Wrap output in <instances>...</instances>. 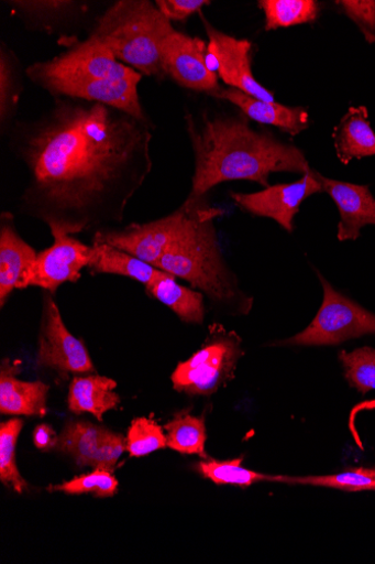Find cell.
<instances>
[{
    "mask_svg": "<svg viewBox=\"0 0 375 564\" xmlns=\"http://www.w3.org/2000/svg\"><path fill=\"white\" fill-rule=\"evenodd\" d=\"M53 243L37 253L18 290L36 286L56 294L66 283H77L84 269H88L93 256V246H88L74 236L52 235Z\"/></svg>",
    "mask_w": 375,
    "mask_h": 564,
    "instance_id": "cell-10",
    "label": "cell"
},
{
    "mask_svg": "<svg viewBox=\"0 0 375 564\" xmlns=\"http://www.w3.org/2000/svg\"><path fill=\"white\" fill-rule=\"evenodd\" d=\"M221 210L207 207L190 231L154 268L187 281L211 302L247 313L251 299L228 267L213 220Z\"/></svg>",
    "mask_w": 375,
    "mask_h": 564,
    "instance_id": "cell-4",
    "label": "cell"
},
{
    "mask_svg": "<svg viewBox=\"0 0 375 564\" xmlns=\"http://www.w3.org/2000/svg\"><path fill=\"white\" fill-rule=\"evenodd\" d=\"M167 446V435L153 420L141 417L132 422L126 438L131 456H145Z\"/></svg>",
    "mask_w": 375,
    "mask_h": 564,
    "instance_id": "cell-31",
    "label": "cell"
},
{
    "mask_svg": "<svg viewBox=\"0 0 375 564\" xmlns=\"http://www.w3.org/2000/svg\"><path fill=\"white\" fill-rule=\"evenodd\" d=\"M357 471L375 479V467L373 468H359Z\"/></svg>",
    "mask_w": 375,
    "mask_h": 564,
    "instance_id": "cell-36",
    "label": "cell"
},
{
    "mask_svg": "<svg viewBox=\"0 0 375 564\" xmlns=\"http://www.w3.org/2000/svg\"><path fill=\"white\" fill-rule=\"evenodd\" d=\"M339 358L351 387L362 394L375 390V348L366 346L353 351L342 350Z\"/></svg>",
    "mask_w": 375,
    "mask_h": 564,
    "instance_id": "cell-29",
    "label": "cell"
},
{
    "mask_svg": "<svg viewBox=\"0 0 375 564\" xmlns=\"http://www.w3.org/2000/svg\"><path fill=\"white\" fill-rule=\"evenodd\" d=\"M154 3L172 23L184 22L211 4L207 0H156Z\"/></svg>",
    "mask_w": 375,
    "mask_h": 564,
    "instance_id": "cell-34",
    "label": "cell"
},
{
    "mask_svg": "<svg viewBox=\"0 0 375 564\" xmlns=\"http://www.w3.org/2000/svg\"><path fill=\"white\" fill-rule=\"evenodd\" d=\"M152 130L125 112L73 98H56L35 119L18 120L7 137L27 174L19 213L51 235L121 227L153 169Z\"/></svg>",
    "mask_w": 375,
    "mask_h": 564,
    "instance_id": "cell-1",
    "label": "cell"
},
{
    "mask_svg": "<svg viewBox=\"0 0 375 564\" xmlns=\"http://www.w3.org/2000/svg\"><path fill=\"white\" fill-rule=\"evenodd\" d=\"M18 365L10 360L0 368V413L12 416H37L46 414L49 387L41 381L27 382L18 379Z\"/></svg>",
    "mask_w": 375,
    "mask_h": 564,
    "instance_id": "cell-18",
    "label": "cell"
},
{
    "mask_svg": "<svg viewBox=\"0 0 375 564\" xmlns=\"http://www.w3.org/2000/svg\"><path fill=\"white\" fill-rule=\"evenodd\" d=\"M318 278L324 297L317 316L305 330L278 345L337 346L350 339L375 335V315L337 291L320 274Z\"/></svg>",
    "mask_w": 375,
    "mask_h": 564,
    "instance_id": "cell-8",
    "label": "cell"
},
{
    "mask_svg": "<svg viewBox=\"0 0 375 564\" xmlns=\"http://www.w3.org/2000/svg\"><path fill=\"white\" fill-rule=\"evenodd\" d=\"M316 176L339 209L341 220L338 227V239L340 241L357 240L363 227L375 226V198L368 186L331 180L317 172Z\"/></svg>",
    "mask_w": 375,
    "mask_h": 564,
    "instance_id": "cell-15",
    "label": "cell"
},
{
    "mask_svg": "<svg viewBox=\"0 0 375 564\" xmlns=\"http://www.w3.org/2000/svg\"><path fill=\"white\" fill-rule=\"evenodd\" d=\"M168 432L167 445L181 454L207 457L205 420L184 412L165 426Z\"/></svg>",
    "mask_w": 375,
    "mask_h": 564,
    "instance_id": "cell-26",
    "label": "cell"
},
{
    "mask_svg": "<svg viewBox=\"0 0 375 564\" xmlns=\"http://www.w3.org/2000/svg\"><path fill=\"white\" fill-rule=\"evenodd\" d=\"M273 482L326 487L350 492L375 491V479L357 471L356 469H351L349 471L331 476H273Z\"/></svg>",
    "mask_w": 375,
    "mask_h": 564,
    "instance_id": "cell-30",
    "label": "cell"
},
{
    "mask_svg": "<svg viewBox=\"0 0 375 564\" xmlns=\"http://www.w3.org/2000/svg\"><path fill=\"white\" fill-rule=\"evenodd\" d=\"M243 458L231 460H202L197 470L217 485H233L242 488L251 487L262 481H273V476L257 474L242 467Z\"/></svg>",
    "mask_w": 375,
    "mask_h": 564,
    "instance_id": "cell-28",
    "label": "cell"
},
{
    "mask_svg": "<svg viewBox=\"0 0 375 564\" xmlns=\"http://www.w3.org/2000/svg\"><path fill=\"white\" fill-rule=\"evenodd\" d=\"M93 259L88 267L91 275L110 274L132 279L144 286L164 274L161 271L109 243L92 242Z\"/></svg>",
    "mask_w": 375,
    "mask_h": 564,
    "instance_id": "cell-23",
    "label": "cell"
},
{
    "mask_svg": "<svg viewBox=\"0 0 375 564\" xmlns=\"http://www.w3.org/2000/svg\"><path fill=\"white\" fill-rule=\"evenodd\" d=\"M211 335L172 376L175 390L189 395L216 393L233 379L243 354L241 338L222 327H212Z\"/></svg>",
    "mask_w": 375,
    "mask_h": 564,
    "instance_id": "cell-7",
    "label": "cell"
},
{
    "mask_svg": "<svg viewBox=\"0 0 375 564\" xmlns=\"http://www.w3.org/2000/svg\"><path fill=\"white\" fill-rule=\"evenodd\" d=\"M211 97L228 100L250 120L277 127L290 135H297L309 127V115L304 108L260 100L232 87L221 88Z\"/></svg>",
    "mask_w": 375,
    "mask_h": 564,
    "instance_id": "cell-17",
    "label": "cell"
},
{
    "mask_svg": "<svg viewBox=\"0 0 375 564\" xmlns=\"http://www.w3.org/2000/svg\"><path fill=\"white\" fill-rule=\"evenodd\" d=\"M11 9L24 28L46 35H59L60 43L76 36L91 15V2L85 0H9Z\"/></svg>",
    "mask_w": 375,
    "mask_h": 564,
    "instance_id": "cell-14",
    "label": "cell"
},
{
    "mask_svg": "<svg viewBox=\"0 0 375 564\" xmlns=\"http://www.w3.org/2000/svg\"><path fill=\"white\" fill-rule=\"evenodd\" d=\"M33 442L37 448L47 451L58 446L59 436L51 426L42 424L35 429L33 433Z\"/></svg>",
    "mask_w": 375,
    "mask_h": 564,
    "instance_id": "cell-35",
    "label": "cell"
},
{
    "mask_svg": "<svg viewBox=\"0 0 375 564\" xmlns=\"http://www.w3.org/2000/svg\"><path fill=\"white\" fill-rule=\"evenodd\" d=\"M201 19L209 40V67L210 64H216L219 78L229 87L236 88L256 99L275 102L274 93L263 87L252 73V43L246 39L231 36L213 28L203 17Z\"/></svg>",
    "mask_w": 375,
    "mask_h": 564,
    "instance_id": "cell-11",
    "label": "cell"
},
{
    "mask_svg": "<svg viewBox=\"0 0 375 564\" xmlns=\"http://www.w3.org/2000/svg\"><path fill=\"white\" fill-rule=\"evenodd\" d=\"M338 158L343 165L375 156V132L365 107L350 108L333 132Z\"/></svg>",
    "mask_w": 375,
    "mask_h": 564,
    "instance_id": "cell-20",
    "label": "cell"
},
{
    "mask_svg": "<svg viewBox=\"0 0 375 564\" xmlns=\"http://www.w3.org/2000/svg\"><path fill=\"white\" fill-rule=\"evenodd\" d=\"M117 388L118 382L107 377H75L69 386V410L76 415L89 413L101 422L106 413L117 409L121 403Z\"/></svg>",
    "mask_w": 375,
    "mask_h": 564,
    "instance_id": "cell-19",
    "label": "cell"
},
{
    "mask_svg": "<svg viewBox=\"0 0 375 564\" xmlns=\"http://www.w3.org/2000/svg\"><path fill=\"white\" fill-rule=\"evenodd\" d=\"M49 292L42 295V317L36 365L55 371L63 378L69 375L95 373L90 354L64 323L59 306Z\"/></svg>",
    "mask_w": 375,
    "mask_h": 564,
    "instance_id": "cell-9",
    "label": "cell"
},
{
    "mask_svg": "<svg viewBox=\"0 0 375 564\" xmlns=\"http://www.w3.org/2000/svg\"><path fill=\"white\" fill-rule=\"evenodd\" d=\"M23 425L22 420L14 419L0 426V481L19 494L27 487L16 465V446Z\"/></svg>",
    "mask_w": 375,
    "mask_h": 564,
    "instance_id": "cell-27",
    "label": "cell"
},
{
    "mask_svg": "<svg viewBox=\"0 0 375 564\" xmlns=\"http://www.w3.org/2000/svg\"><path fill=\"white\" fill-rule=\"evenodd\" d=\"M112 432L87 422L69 423L59 437L58 449L70 454L79 467L100 469L104 444Z\"/></svg>",
    "mask_w": 375,
    "mask_h": 564,
    "instance_id": "cell-24",
    "label": "cell"
},
{
    "mask_svg": "<svg viewBox=\"0 0 375 564\" xmlns=\"http://www.w3.org/2000/svg\"><path fill=\"white\" fill-rule=\"evenodd\" d=\"M265 17V30L307 24L316 21L319 4L315 0H260Z\"/></svg>",
    "mask_w": 375,
    "mask_h": 564,
    "instance_id": "cell-25",
    "label": "cell"
},
{
    "mask_svg": "<svg viewBox=\"0 0 375 564\" xmlns=\"http://www.w3.org/2000/svg\"><path fill=\"white\" fill-rule=\"evenodd\" d=\"M119 488L118 479L112 473L95 469L89 475L79 476L59 486L48 487L49 491H63L69 495L92 494L98 498L113 497Z\"/></svg>",
    "mask_w": 375,
    "mask_h": 564,
    "instance_id": "cell-32",
    "label": "cell"
},
{
    "mask_svg": "<svg viewBox=\"0 0 375 564\" xmlns=\"http://www.w3.org/2000/svg\"><path fill=\"white\" fill-rule=\"evenodd\" d=\"M186 128L195 153V174L187 204L205 202L208 192L225 182L251 181L271 186L273 173L307 174L305 153L274 135L251 128L249 118L203 116L198 124L186 113Z\"/></svg>",
    "mask_w": 375,
    "mask_h": 564,
    "instance_id": "cell-2",
    "label": "cell"
},
{
    "mask_svg": "<svg viewBox=\"0 0 375 564\" xmlns=\"http://www.w3.org/2000/svg\"><path fill=\"white\" fill-rule=\"evenodd\" d=\"M207 209L199 203H184L174 214L145 224H130L93 234L92 242L109 243L154 267L179 242Z\"/></svg>",
    "mask_w": 375,
    "mask_h": 564,
    "instance_id": "cell-6",
    "label": "cell"
},
{
    "mask_svg": "<svg viewBox=\"0 0 375 564\" xmlns=\"http://www.w3.org/2000/svg\"><path fill=\"white\" fill-rule=\"evenodd\" d=\"M177 278L164 272L145 285L148 296L165 304L184 323L202 324L205 319L203 294L179 284Z\"/></svg>",
    "mask_w": 375,
    "mask_h": 564,
    "instance_id": "cell-22",
    "label": "cell"
},
{
    "mask_svg": "<svg viewBox=\"0 0 375 564\" xmlns=\"http://www.w3.org/2000/svg\"><path fill=\"white\" fill-rule=\"evenodd\" d=\"M60 55L25 69L26 78L53 98L99 102L152 123L139 95L143 76L119 62L109 48L91 37L71 39Z\"/></svg>",
    "mask_w": 375,
    "mask_h": 564,
    "instance_id": "cell-3",
    "label": "cell"
},
{
    "mask_svg": "<svg viewBox=\"0 0 375 564\" xmlns=\"http://www.w3.org/2000/svg\"><path fill=\"white\" fill-rule=\"evenodd\" d=\"M36 258L35 249L19 234L14 216L11 213H3L0 217V306L2 310Z\"/></svg>",
    "mask_w": 375,
    "mask_h": 564,
    "instance_id": "cell-16",
    "label": "cell"
},
{
    "mask_svg": "<svg viewBox=\"0 0 375 564\" xmlns=\"http://www.w3.org/2000/svg\"><path fill=\"white\" fill-rule=\"evenodd\" d=\"M163 65L166 76L184 88L209 96L222 88L208 65V44L200 37L175 30L164 43Z\"/></svg>",
    "mask_w": 375,
    "mask_h": 564,
    "instance_id": "cell-13",
    "label": "cell"
},
{
    "mask_svg": "<svg viewBox=\"0 0 375 564\" xmlns=\"http://www.w3.org/2000/svg\"><path fill=\"white\" fill-rule=\"evenodd\" d=\"M25 69L15 51L0 42V132L8 135L18 121L22 94L25 90Z\"/></svg>",
    "mask_w": 375,
    "mask_h": 564,
    "instance_id": "cell-21",
    "label": "cell"
},
{
    "mask_svg": "<svg viewBox=\"0 0 375 564\" xmlns=\"http://www.w3.org/2000/svg\"><path fill=\"white\" fill-rule=\"evenodd\" d=\"M174 31L150 0H119L97 17L88 36L142 76L163 79V46Z\"/></svg>",
    "mask_w": 375,
    "mask_h": 564,
    "instance_id": "cell-5",
    "label": "cell"
},
{
    "mask_svg": "<svg viewBox=\"0 0 375 564\" xmlns=\"http://www.w3.org/2000/svg\"><path fill=\"white\" fill-rule=\"evenodd\" d=\"M337 6L360 29L370 44H375V2L373 0H341Z\"/></svg>",
    "mask_w": 375,
    "mask_h": 564,
    "instance_id": "cell-33",
    "label": "cell"
},
{
    "mask_svg": "<svg viewBox=\"0 0 375 564\" xmlns=\"http://www.w3.org/2000/svg\"><path fill=\"white\" fill-rule=\"evenodd\" d=\"M320 192H324L323 187L316 176V171L312 170L297 182L271 185L256 193L232 192L231 197L243 212L273 219L285 230L293 232L295 217L304 200Z\"/></svg>",
    "mask_w": 375,
    "mask_h": 564,
    "instance_id": "cell-12",
    "label": "cell"
}]
</instances>
